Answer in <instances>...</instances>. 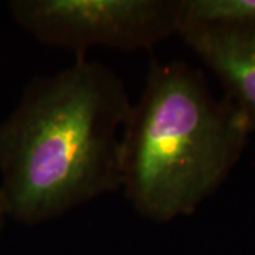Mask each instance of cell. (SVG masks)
<instances>
[{"label":"cell","instance_id":"7a4b0ae2","mask_svg":"<svg viewBox=\"0 0 255 255\" xmlns=\"http://www.w3.org/2000/svg\"><path fill=\"white\" fill-rule=\"evenodd\" d=\"M255 128L184 61H152L122 132V183L142 217H187L221 186Z\"/></svg>","mask_w":255,"mask_h":255},{"label":"cell","instance_id":"6da1fadb","mask_svg":"<svg viewBox=\"0 0 255 255\" xmlns=\"http://www.w3.org/2000/svg\"><path fill=\"white\" fill-rule=\"evenodd\" d=\"M132 104L121 75L85 55L26 84L0 122V190L9 219L43 224L121 190Z\"/></svg>","mask_w":255,"mask_h":255},{"label":"cell","instance_id":"5b68a950","mask_svg":"<svg viewBox=\"0 0 255 255\" xmlns=\"http://www.w3.org/2000/svg\"><path fill=\"white\" fill-rule=\"evenodd\" d=\"M255 26V0H182V26Z\"/></svg>","mask_w":255,"mask_h":255},{"label":"cell","instance_id":"8992f818","mask_svg":"<svg viewBox=\"0 0 255 255\" xmlns=\"http://www.w3.org/2000/svg\"><path fill=\"white\" fill-rule=\"evenodd\" d=\"M9 219V210H7V204H6V200H4V196L0 190V233L1 230L4 228L6 223H7Z\"/></svg>","mask_w":255,"mask_h":255},{"label":"cell","instance_id":"3957f363","mask_svg":"<svg viewBox=\"0 0 255 255\" xmlns=\"http://www.w3.org/2000/svg\"><path fill=\"white\" fill-rule=\"evenodd\" d=\"M7 7L38 43L77 57L97 46L150 50L182 27V0H11Z\"/></svg>","mask_w":255,"mask_h":255},{"label":"cell","instance_id":"277c9868","mask_svg":"<svg viewBox=\"0 0 255 255\" xmlns=\"http://www.w3.org/2000/svg\"><path fill=\"white\" fill-rule=\"evenodd\" d=\"M179 36L255 128V26L184 24Z\"/></svg>","mask_w":255,"mask_h":255}]
</instances>
